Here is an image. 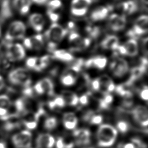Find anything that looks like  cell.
I'll list each match as a JSON object with an SVG mask.
<instances>
[{
    "mask_svg": "<svg viewBox=\"0 0 148 148\" xmlns=\"http://www.w3.org/2000/svg\"><path fill=\"white\" fill-rule=\"evenodd\" d=\"M68 34L67 29L57 23H52L45 31L44 39L47 43V50L52 53L55 50L58 44Z\"/></svg>",
    "mask_w": 148,
    "mask_h": 148,
    "instance_id": "obj_1",
    "label": "cell"
},
{
    "mask_svg": "<svg viewBox=\"0 0 148 148\" xmlns=\"http://www.w3.org/2000/svg\"><path fill=\"white\" fill-rule=\"evenodd\" d=\"M97 135L98 146L108 147L114 144L117 136V131L111 125L102 124L98 128Z\"/></svg>",
    "mask_w": 148,
    "mask_h": 148,
    "instance_id": "obj_2",
    "label": "cell"
},
{
    "mask_svg": "<svg viewBox=\"0 0 148 148\" xmlns=\"http://www.w3.org/2000/svg\"><path fill=\"white\" fill-rule=\"evenodd\" d=\"M9 81L13 84L29 87L31 83V76L27 69L17 68L10 71L8 75Z\"/></svg>",
    "mask_w": 148,
    "mask_h": 148,
    "instance_id": "obj_3",
    "label": "cell"
},
{
    "mask_svg": "<svg viewBox=\"0 0 148 148\" xmlns=\"http://www.w3.org/2000/svg\"><path fill=\"white\" fill-rule=\"evenodd\" d=\"M70 52H79L87 49L91 43L88 37H83L76 31L71 32L68 36Z\"/></svg>",
    "mask_w": 148,
    "mask_h": 148,
    "instance_id": "obj_4",
    "label": "cell"
},
{
    "mask_svg": "<svg viewBox=\"0 0 148 148\" xmlns=\"http://www.w3.org/2000/svg\"><path fill=\"white\" fill-rule=\"evenodd\" d=\"M148 18L146 14L139 16L135 21L132 27L127 31L128 37L135 39L145 35L147 32Z\"/></svg>",
    "mask_w": 148,
    "mask_h": 148,
    "instance_id": "obj_5",
    "label": "cell"
},
{
    "mask_svg": "<svg viewBox=\"0 0 148 148\" xmlns=\"http://www.w3.org/2000/svg\"><path fill=\"white\" fill-rule=\"evenodd\" d=\"M26 26L21 21H14L9 25L5 35V40L10 42L14 40L22 39L25 34Z\"/></svg>",
    "mask_w": 148,
    "mask_h": 148,
    "instance_id": "obj_6",
    "label": "cell"
},
{
    "mask_svg": "<svg viewBox=\"0 0 148 148\" xmlns=\"http://www.w3.org/2000/svg\"><path fill=\"white\" fill-rule=\"evenodd\" d=\"M138 44L136 39L130 38L123 44H120L117 49L113 51V54L116 57L119 55L135 57L138 54Z\"/></svg>",
    "mask_w": 148,
    "mask_h": 148,
    "instance_id": "obj_7",
    "label": "cell"
},
{
    "mask_svg": "<svg viewBox=\"0 0 148 148\" xmlns=\"http://www.w3.org/2000/svg\"><path fill=\"white\" fill-rule=\"evenodd\" d=\"M5 56L9 61H21L25 56V49L20 43L6 42Z\"/></svg>",
    "mask_w": 148,
    "mask_h": 148,
    "instance_id": "obj_8",
    "label": "cell"
},
{
    "mask_svg": "<svg viewBox=\"0 0 148 148\" xmlns=\"http://www.w3.org/2000/svg\"><path fill=\"white\" fill-rule=\"evenodd\" d=\"M12 141L16 148H29L32 142V134L29 130H24L13 135Z\"/></svg>",
    "mask_w": 148,
    "mask_h": 148,
    "instance_id": "obj_9",
    "label": "cell"
},
{
    "mask_svg": "<svg viewBox=\"0 0 148 148\" xmlns=\"http://www.w3.org/2000/svg\"><path fill=\"white\" fill-rule=\"evenodd\" d=\"M92 0H72L71 4V13L75 17L84 16Z\"/></svg>",
    "mask_w": 148,
    "mask_h": 148,
    "instance_id": "obj_10",
    "label": "cell"
},
{
    "mask_svg": "<svg viewBox=\"0 0 148 148\" xmlns=\"http://www.w3.org/2000/svg\"><path fill=\"white\" fill-rule=\"evenodd\" d=\"M110 69L116 77H122L128 71V62L123 58L116 57L110 64Z\"/></svg>",
    "mask_w": 148,
    "mask_h": 148,
    "instance_id": "obj_11",
    "label": "cell"
},
{
    "mask_svg": "<svg viewBox=\"0 0 148 148\" xmlns=\"http://www.w3.org/2000/svg\"><path fill=\"white\" fill-rule=\"evenodd\" d=\"M127 24V18L125 15L113 13L109 17L108 26L113 32L122 31Z\"/></svg>",
    "mask_w": 148,
    "mask_h": 148,
    "instance_id": "obj_12",
    "label": "cell"
},
{
    "mask_svg": "<svg viewBox=\"0 0 148 148\" xmlns=\"http://www.w3.org/2000/svg\"><path fill=\"white\" fill-rule=\"evenodd\" d=\"M134 120L140 126L146 127L148 124V112L146 107L142 105L135 106L131 112Z\"/></svg>",
    "mask_w": 148,
    "mask_h": 148,
    "instance_id": "obj_13",
    "label": "cell"
},
{
    "mask_svg": "<svg viewBox=\"0 0 148 148\" xmlns=\"http://www.w3.org/2000/svg\"><path fill=\"white\" fill-rule=\"evenodd\" d=\"M45 39L42 34H36L30 37L25 38L23 40V45L29 50H40L44 46Z\"/></svg>",
    "mask_w": 148,
    "mask_h": 148,
    "instance_id": "obj_14",
    "label": "cell"
},
{
    "mask_svg": "<svg viewBox=\"0 0 148 148\" xmlns=\"http://www.w3.org/2000/svg\"><path fill=\"white\" fill-rule=\"evenodd\" d=\"M112 9L111 6H99L94 9L90 15L92 21H99L105 20Z\"/></svg>",
    "mask_w": 148,
    "mask_h": 148,
    "instance_id": "obj_15",
    "label": "cell"
},
{
    "mask_svg": "<svg viewBox=\"0 0 148 148\" xmlns=\"http://www.w3.org/2000/svg\"><path fill=\"white\" fill-rule=\"evenodd\" d=\"M108 60L103 56H96L84 60V67L87 68H95L99 70L105 68L107 64Z\"/></svg>",
    "mask_w": 148,
    "mask_h": 148,
    "instance_id": "obj_16",
    "label": "cell"
},
{
    "mask_svg": "<svg viewBox=\"0 0 148 148\" xmlns=\"http://www.w3.org/2000/svg\"><path fill=\"white\" fill-rule=\"evenodd\" d=\"M73 136L75 138V143L78 146L87 145L90 143V131L86 128L74 130Z\"/></svg>",
    "mask_w": 148,
    "mask_h": 148,
    "instance_id": "obj_17",
    "label": "cell"
},
{
    "mask_svg": "<svg viewBox=\"0 0 148 148\" xmlns=\"http://www.w3.org/2000/svg\"><path fill=\"white\" fill-rule=\"evenodd\" d=\"M28 24L35 31L40 32L44 28L45 19L40 13H32L28 18Z\"/></svg>",
    "mask_w": 148,
    "mask_h": 148,
    "instance_id": "obj_18",
    "label": "cell"
},
{
    "mask_svg": "<svg viewBox=\"0 0 148 148\" xmlns=\"http://www.w3.org/2000/svg\"><path fill=\"white\" fill-rule=\"evenodd\" d=\"M54 144V138L49 134H40L36 139V148H52Z\"/></svg>",
    "mask_w": 148,
    "mask_h": 148,
    "instance_id": "obj_19",
    "label": "cell"
},
{
    "mask_svg": "<svg viewBox=\"0 0 148 148\" xmlns=\"http://www.w3.org/2000/svg\"><path fill=\"white\" fill-rule=\"evenodd\" d=\"M100 83L99 91L102 94H110L113 91L115 88V85L112 79L106 75H103L98 78Z\"/></svg>",
    "mask_w": 148,
    "mask_h": 148,
    "instance_id": "obj_20",
    "label": "cell"
},
{
    "mask_svg": "<svg viewBox=\"0 0 148 148\" xmlns=\"http://www.w3.org/2000/svg\"><path fill=\"white\" fill-rule=\"evenodd\" d=\"M120 45L119 38L114 35L106 36L101 42V47L105 50L114 51Z\"/></svg>",
    "mask_w": 148,
    "mask_h": 148,
    "instance_id": "obj_21",
    "label": "cell"
},
{
    "mask_svg": "<svg viewBox=\"0 0 148 148\" xmlns=\"http://www.w3.org/2000/svg\"><path fill=\"white\" fill-rule=\"evenodd\" d=\"M119 7L124 15H131L138 10L139 4L136 0H128L121 2Z\"/></svg>",
    "mask_w": 148,
    "mask_h": 148,
    "instance_id": "obj_22",
    "label": "cell"
},
{
    "mask_svg": "<svg viewBox=\"0 0 148 148\" xmlns=\"http://www.w3.org/2000/svg\"><path fill=\"white\" fill-rule=\"evenodd\" d=\"M52 59L65 62H71L75 60L73 56L70 51L64 49H56L51 53Z\"/></svg>",
    "mask_w": 148,
    "mask_h": 148,
    "instance_id": "obj_23",
    "label": "cell"
},
{
    "mask_svg": "<svg viewBox=\"0 0 148 148\" xmlns=\"http://www.w3.org/2000/svg\"><path fill=\"white\" fill-rule=\"evenodd\" d=\"M32 2L31 0H13V6L21 15L27 14L30 9Z\"/></svg>",
    "mask_w": 148,
    "mask_h": 148,
    "instance_id": "obj_24",
    "label": "cell"
},
{
    "mask_svg": "<svg viewBox=\"0 0 148 148\" xmlns=\"http://www.w3.org/2000/svg\"><path fill=\"white\" fill-rule=\"evenodd\" d=\"M62 122L64 126L67 130H73L77 124L78 119L73 113L68 112L63 115Z\"/></svg>",
    "mask_w": 148,
    "mask_h": 148,
    "instance_id": "obj_25",
    "label": "cell"
},
{
    "mask_svg": "<svg viewBox=\"0 0 148 148\" xmlns=\"http://www.w3.org/2000/svg\"><path fill=\"white\" fill-rule=\"evenodd\" d=\"M77 75L67 69L61 75L60 80L61 83L65 86H71L75 84Z\"/></svg>",
    "mask_w": 148,
    "mask_h": 148,
    "instance_id": "obj_26",
    "label": "cell"
},
{
    "mask_svg": "<svg viewBox=\"0 0 148 148\" xmlns=\"http://www.w3.org/2000/svg\"><path fill=\"white\" fill-rule=\"evenodd\" d=\"M61 96L64 99L66 105L76 106L79 103V97L72 91H64L61 94Z\"/></svg>",
    "mask_w": 148,
    "mask_h": 148,
    "instance_id": "obj_27",
    "label": "cell"
},
{
    "mask_svg": "<svg viewBox=\"0 0 148 148\" xmlns=\"http://www.w3.org/2000/svg\"><path fill=\"white\" fill-rule=\"evenodd\" d=\"M45 93H47L49 95L52 96L54 95V83L52 80L49 77H45L39 80Z\"/></svg>",
    "mask_w": 148,
    "mask_h": 148,
    "instance_id": "obj_28",
    "label": "cell"
},
{
    "mask_svg": "<svg viewBox=\"0 0 148 148\" xmlns=\"http://www.w3.org/2000/svg\"><path fill=\"white\" fill-rule=\"evenodd\" d=\"M85 31L88 35L87 37L91 40L98 38L101 32V29L99 27L93 25H87L85 28Z\"/></svg>",
    "mask_w": 148,
    "mask_h": 148,
    "instance_id": "obj_29",
    "label": "cell"
},
{
    "mask_svg": "<svg viewBox=\"0 0 148 148\" xmlns=\"http://www.w3.org/2000/svg\"><path fill=\"white\" fill-rule=\"evenodd\" d=\"M113 101V96L110 94H106L99 100V108L101 109L106 110L109 108L110 105Z\"/></svg>",
    "mask_w": 148,
    "mask_h": 148,
    "instance_id": "obj_30",
    "label": "cell"
},
{
    "mask_svg": "<svg viewBox=\"0 0 148 148\" xmlns=\"http://www.w3.org/2000/svg\"><path fill=\"white\" fill-rule=\"evenodd\" d=\"M57 120L54 117H47L44 122V127L48 131H51L56 128L57 125Z\"/></svg>",
    "mask_w": 148,
    "mask_h": 148,
    "instance_id": "obj_31",
    "label": "cell"
},
{
    "mask_svg": "<svg viewBox=\"0 0 148 148\" xmlns=\"http://www.w3.org/2000/svg\"><path fill=\"white\" fill-rule=\"evenodd\" d=\"M62 6V2L60 0H51L47 3V10L56 12Z\"/></svg>",
    "mask_w": 148,
    "mask_h": 148,
    "instance_id": "obj_32",
    "label": "cell"
},
{
    "mask_svg": "<svg viewBox=\"0 0 148 148\" xmlns=\"http://www.w3.org/2000/svg\"><path fill=\"white\" fill-rule=\"evenodd\" d=\"M130 124L125 120H120L116 123V130L123 134H125L130 130Z\"/></svg>",
    "mask_w": 148,
    "mask_h": 148,
    "instance_id": "obj_33",
    "label": "cell"
},
{
    "mask_svg": "<svg viewBox=\"0 0 148 148\" xmlns=\"http://www.w3.org/2000/svg\"><path fill=\"white\" fill-rule=\"evenodd\" d=\"M12 104L9 97L7 95H0V107L6 108H9Z\"/></svg>",
    "mask_w": 148,
    "mask_h": 148,
    "instance_id": "obj_34",
    "label": "cell"
},
{
    "mask_svg": "<svg viewBox=\"0 0 148 148\" xmlns=\"http://www.w3.org/2000/svg\"><path fill=\"white\" fill-rule=\"evenodd\" d=\"M55 109L56 108H62L65 106V102L61 95L56 97L54 99H53Z\"/></svg>",
    "mask_w": 148,
    "mask_h": 148,
    "instance_id": "obj_35",
    "label": "cell"
},
{
    "mask_svg": "<svg viewBox=\"0 0 148 148\" xmlns=\"http://www.w3.org/2000/svg\"><path fill=\"white\" fill-rule=\"evenodd\" d=\"M46 14L50 19L51 21H52L53 23H57V21L59 20L60 18V14L56 12H53V11H50L47 10L46 11Z\"/></svg>",
    "mask_w": 148,
    "mask_h": 148,
    "instance_id": "obj_36",
    "label": "cell"
},
{
    "mask_svg": "<svg viewBox=\"0 0 148 148\" xmlns=\"http://www.w3.org/2000/svg\"><path fill=\"white\" fill-rule=\"evenodd\" d=\"M38 57H28L25 61L26 66L30 69H34Z\"/></svg>",
    "mask_w": 148,
    "mask_h": 148,
    "instance_id": "obj_37",
    "label": "cell"
},
{
    "mask_svg": "<svg viewBox=\"0 0 148 148\" xmlns=\"http://www.w3.org/2000/svg\"><path fill=\"white\" fill-rule=\"evenodd\" d=\"M102 120H103V117L101 115L94 114L91 117L88 123H90L91 124L97 125V124H101L102 122Z\"/></svg>",
    "mask_w": 148,
    "mask_h": 148,
    "instance_id": "obj_38",
    "label": "cell"
},
{
    "mask_svg": "<svg viewBox=\"0 0 148 148\" xmlns=\"http://www.w3.org/2000/svg\"><path fill=\"white\" fill-rule=\"evenodd\" d=\"M90 87H91V88L92 91H99L100 83H99L98 78H97L92 80H91Z\"/></svg>",
    "mask_w": 148,
    "mask_h": 148,
    "instance_id": "obj_39",
    "label": "cell"
},
{
    "mask_svg": "<svg viewBox=\"0 0 148 148\" xmlns=\"http://www.w3.org/2000/svg\"><path fill=\"white\" fill-rule=\"evenodd\" d=\"M90 94L84 93L80 97H79V103L82 105H86L89 102V95Z\"/></svg>",
    "mask_w": 148,
    "mask_h": 148,
    "instance_id": "obj_40",
    "label": "cell"
},
{
    "mask_svg": "<svg viewBox=\"0 0 148 148\" xmlns=\"http://www.w3.org/2000/svg\"><path fill=\"white\" fill-rule=\"evenodd\" d=\"M23 123L27 129L30 130L35 129L38 125V122L35 121H23Z\"/></svg>",
    "mask_w": 148,
    "mask_h": 148,
    "instance_id": "obj_41",
    "label": "cell"
},
{
    "mask_svg": "<svg viewBox=\"0 0 148 148\" xmlns=\"http://www.w3.org/2000/svg\"><path fill=\"white\" fill-rule=\"evenodd\" d=\"M139 96L142 99L147 101L148 99V88L147 86H144L139 91Z\"/></svg>",
    "mask_w": 148,
    "mask_h": 148,
    "instance_id": "obj_42",
    "label": "cell"
},
{
    "mask_svg": "<svg viewBox=\"0 0 148 148\" xmlns=\"http://www.w3.org/2000/svg\"><path fill=\"white\" fill-rule=\"evenodd\" d=\"M33 93H34L33 89L30 86L24 87V89L23 90V94L27 98H32L34 95Z\"/></svg>",
    "mask_w": 148,
    "mask_h": 148,
    "instance_id": "obj_43",
    "label": "cell"
},
{
    "mask_svg": "<svg viewBox=\"0 0 148 148\" xmlns=\"http://www.w3.org/2000/svg\"><path fill=\"white\" fill-rule=\"evenodd\" d=\"M34 90L39 95H42V94H45V91L43 89V87L41 85V83H40V81L38 82L35 84V86L34 87Z\"/></svg>",
    "mask_w": 148,
    "mask_h": 148,
    "instance_id": "obj_44",
    "label": "cell"
},
{
    "mask_svg": "<svg viewBox=\"0 0 148 148\" xmlns=\"http://www.w3.org/2000/svg\"><path fill=\"white\" fill-rule=\"evenodd\" d=\"M94 114V112L92 110H88L84 113V114L83 115L82 119L84 121L89 122L90 119Z\"/></svg>",
    "mask_w": 148,
    "mask_h": 148,
    "instance_id": "obj_45",
    "label": "cell"
},
{
    "mask_svg": "<svg viewBox=\"0 0 148 148\" xmlns=\"http://www.w3.org/2000/svg\"><path fill=\"white\" fill-rule=\"evenodd\" d=\"M147 37H145L143 40L142 42V49L143 50V52L145 54V56H146L147 53Z\"/></svg>",
    "mask_w": 148,
    "mask_h": 148,
    "instance_id": "obj_46",
    "label": "cell"
},
{
    "mask_svg": "<svg viewBox=\"0 0 148 148\" xmlns=\"http://www.w3.org/2000/svg\"><path fill=\"white\" fill-rule=\"evenodd\" d=\"M32 2L37 4L38 5H46L48 2L49 0H31Z\"/></svg>",
    "mask_w": 148,
    "mask_h": 148,
    "instance_id": "obj_47",
    "label": "cell"
},
{
    "mask_svg": "<svg viewBox=\"0 0 148 148\" xmlns=\"http://www.w3.org/2000/svg\"><path fill=\"white\" fill-rule=\"evenodd\" d=\"M138 3L139 4V3L140 4V5L142 6V7L145 9H147V0H138Z\"/></svg>",
    "mask_w": 148,
    "mask_h": 148,
    "instance_id": "obj_48",
    "label": "cell"
},
{
    "mask_svg": "<svg viewBox=\"0 0 148 148\" xmlns=\"http://www.w3.org/2000/svg\"><path fill=\"white\" fill-rule=\"evenodd\" d=\"M121 148H136L133 143H127L121 145Z\"/></svg>",
    "mask_w": 148,
    "mask_h": 148,
    "instance_id": "obj_49",
    "label": "cell"
},
{
    "mask_svg": "<svg viewBox=\"0 0 148 148\" xmlns=\"http://www.w3.org/2000/svg\"><path fill=\"white\" fill-rule=\"evenodd\" d=\"M8 113V111L6 108H3L0 107V117L5 116Z\"/></svg>",
    "mask_w": 148,
    "mask_h": 148,
    "instance_id": "obj_50",
    "label": "cell"
},
{
    "mask_svg": "<svg viewBox=\"0 0 148 148\" xmlns=\"http://www.w3.org/2000/svg\"><path fill=\"white\" fill-rule=\"evenodd\" d=\"M4 86H5V83L3 80L0 82V91L4 87Z\"/></svg>",
    "mask_w": 148,
    "mask_h": 148,
    "instance_id": "obj_51",
    "label": "cell"
},
{
    "mask_svg": "<svg viewBox=\"0 0 148 148\" xmlns=\"http://www.w3.org/2000/svg\"><path fill=\"white\" fill-rule=\"evenodd\" d=\"M0 148H6L5 144L3 142H0Z\"/></svg>",
    "mask_w": 148,
    "mask_h": 148,
    "instance_id": "obj_52",
    "label": "cell"
},
{
    "mask_svg": "<svg viewBox=\"0 0 148 148\" xmlns=\"http://www.w3.org/2000/svg\"><path fill=\"white\" fill-rule=\"evenodd\" d=\"M2 80H3V78H2V77L0 75V82L2 81Z\"/></svg>",
    "mask_w": 148,
    "mask_h": 148,
    "instance_id": "obj_53",
    "label": "cell"
},
{
    "mask_svg": "<svg viewBox=\"0 0 148 148\" xmlns=\"http://www.w3.org/2000/svg\"><path fill=\"white\" fill-rule=\"evenodd\" d=\"M84 148H92V147H84Z\"/></svg>",
    "mask_w": 148,
    "mask_h": 148,
    "instance_id": "obj_54",
    "label": "cell"
},
{
    "mask_svg": "<svg viewBox=\"0 0 148 148\" xmlns=\"http://www.w3.org/2000/svg\"><path fill=\"white\" fill-rule=\"evenodd\" d=\"M0 35H1V28H0Z\"/></svg>",
    "mask_w": 148,
    "mask_h": 148,
    "instance_id": "obj_55",
    "label": "cell"
}]
</instances>
